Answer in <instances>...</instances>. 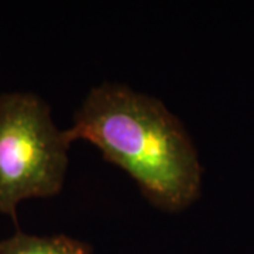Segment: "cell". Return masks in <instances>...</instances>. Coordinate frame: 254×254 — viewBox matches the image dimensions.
Here are the masks:
<instances>
[{"instance_id":"cell-3","label":"cell","mask_w":254,"mask_h":254,"mask_svg":"<svg viewBox=\"0 0 254 254\" xmlns=\"http://www.w3.org/2000/svg\"><path fill=\"white\" fill-rule=\"evenodd\" d=\"M0 254H91V247L64 235L33 236L16 232L0 242Z\"/></svg>"},{"instance_id":"cell-1","label":"cell","mask_w":254,"mask_h":254,"mask_svg":"<svg viewBox=\"0 0 254 254\" xmlns=\"http://www.w3.org/2000/svg\"><path fill=\"white\" fill-rule=\"evenodd\" d=\"M65 134L71 144L85 140L96 145L158 209L181 212L199 198L203 168L198 151L161 100L103 83L88 93Z\"/></svg>"},{"instance_id":"cell-2","label":"cell","mask_w":254,"mask_h":254,"mask_svg":"<svg viewBox=\"0 0 254 254\" xmlns=\"http://www.w3.org/2000/svg\"><path fill=\"white\" fill-rule=\"evenodd\" d=\"M69 145L46 100L27 92L0 95V213L16 222L23 200L58 195Z\"/></svg>"}]
</instances>
